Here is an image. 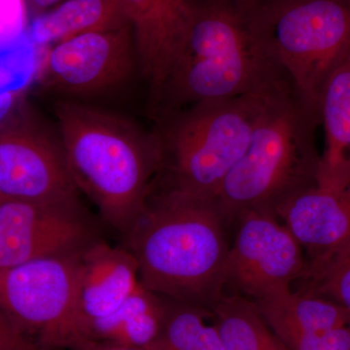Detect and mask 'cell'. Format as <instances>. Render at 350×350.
I'll return each mask as SVG.
<instances>
[{
	"instance_id": "1",
	"label": "cell",
	"mask_w": 350,
	"mask_h": 350,
	"mask_svg": "<svg viewBox=\"0 0 350 350\" xmlns=\"http://www.w3.org/2000/svg\"><path fill=\"white\" fill-rule=\"evenodd\" d=\"M291 86L253 21L250 0H191L187 23L155 105L181 108Z\"/></svg>"
},
{
	"instance_id": "2",
	"label": "cell",
	"mask_w": 350,
	"mask_h": 350,
	"mask_svg": "<svg viewBox=\"0 0 350 350\" xmlns=\"http://www.w3.org/2000/svg\"><path fill=\"white\" fill-rule=\"evenodd\" d=\"M224 211L213 198L155 188L126 236L140 282L159 296L211 310L225 285Z\"/></svg>"
},
{
	"instance_id": "3",
	"label": "cell",
	"mask_w": 350,
	"mask_h": 350,
	"mask_svg": "<svg viewBox=\"0 0 350 350\" xmlns=\"http://www.w3.org/2000/svg\"><path fill=\"white\" fill-rule=\"evenodd\" d=\"M57 126L76 187L122 238L142 213L162 169L158 137L76 101L57 103Z\"/></svg>"
},
{
	"instance_id": "4",
	"label": "cell",
	"mask_w": 350,
	"mask_h": 350,
	"mask_svg": "<svg viewBox=\"0 0 350 350\" xmlns=\"http://www.w3.org/2000/svg\"><path fill=\"white\" fill-rule=\"evenodd\" d=\"M319 124L291 87L276 94L260 115L245 153L214 198L226 215L256 209L275 213L290 198L317 185Z\"/></svg>"
},
{
	"instance_id": "5",
	"label": "cell",
	"mask_w": 350,
	"mask_h": 350,
	"mask_svg": "<svg viewBox=\"0 0 350 350\" xmlns=\"http://www.w3.org/2000/svg\"><path fill=\"white\" fill-rule=\"evenodd\" d=\"M289 87L197 103L163 116L165 125L156 135L165 186L214 199L245 153L262 110Z\"/></svg>"
},
{
	"instance_id": "6",
	"label": "cell",
	"mask_w": 350,
	"mask_h": 350,
	"mask_svg": "<svg viewBox=\"0 0 350 350\" xmlns=\"http://www.w3.org/2000/svg\"><path fill=\"white\" fill-rule=\"evenodd\" d=\"M260 36L295 94L320 120L331 71L350 45V0H250Z\"/></svg>"
},
{
	"instance_id": "7",
	"label": "cell",
	"mask_w": 350,
	"mask_h": 350,
	"mask_svg": "<svg viewBox=\"0 0 350 350\" xmlns=\"http://www.w3.org/2000/svg\"><path fill=\"white\" fill-rule=\"evenodd\" d=\"M82 252L39 258L0 271V310L36 345L69 350L87 340L75 310Z\"/></svg>"
},
{
	"instance_id": "8",
	"label": "cell",
	"mask_w": 350,
	"mask_h": 350,
	"mask_svg": "<svg viewBox=\"0 0 350 350\" xmlns=\"http://www.w3.org/2000/svg\"><path fill=\"white\" fill-rule=\"evenodd\" d=\"M241 217L226 260L225 284L254 301L291 289V283L306 273L301 244L271 211H246Z\"/></svg>"
},
{
	"instance_id": "9",
	"label": "cell",
	"mask_w": 350,
	"mask_h": 350,
	"mask_svg": "<svg viewBox=\"0 0 350 350\" xmlns=\"http://www.w3.org/2000/svg\"><path fill=\"white\" fill-rule=\"evenodd\" d=\"M98 239L82 204L1 200L0 271L39 258L82 252Z\"/></svg>"
},
{
	"instance_id": "10",
	"label": "cell",
	"mask_w": 350,
	"mask_h": 350,
	"mask_svg": "<svg viewBox=\"0 0 350 350\" xmlns=\"http://www.w3.org/2000/svg\"><path fill=\"white\" fill-rule=\"evenodd\" d=\"M61 142L27 124L0 125V198L80 204Z\"/></svg>"
},
{
	"instance_id": "11",
	"label": "cell",
	"mask_w": 350,
	"mask_h": 350,
	"mask_svg": "<svg viewBox=\"0 0 350 350\" xmlns=\"http://www.w3.org/2000/svg\"><path fill=\"white\" fill-rule=\"evenodd\" d=\"M131 27L75 36L50 46L41 68L43 86L83 98L113 89L130 76L135 64Z\"/></svg>"
},
{
	"instance_id": "12",
	"label": "cell",
	"mask_w": 350,
	"mask_h": 350,
	"mask_svg": "<svg viewBox=\"0 0 350 350\" xmlns=\"http://www.w3.org/2000/svg\"><path fill=\"white\" fill-rule=\"evenodd\" d=\"M137 262L124 246H112L103 239L83 251L78 264L75 310L87 338L94 320L114 312L142 285Z\"/></svg>"
},
{
	"instance_id": "13",
	"label": "cell",
	"mask_w": 350,
	"mask_h": 350,
	"mask_svg": "<svg viewBox=\"0 0 350 350\" xmlns=\"http://www.w3.org/2000/svg\"><path fill=\"white\" fill-rule=\"evenodd\" d=\"M130 21L142 75L155 103L169 73L191 0H121Z\"/></svg>"
},
{
	"instance_id": "14",
	"label": "cell",
	"mask_w": 350,
	"mask_h": 350,
	"mask_svg": "<svg viewBox=\"0 0 350 350\" xmlns=\"http://www.w3.org/2000/svg\"><path fill=\"white\" fill-rule=\"evenodd\" d=\"M275 213L312 259L350 237V184L342 189L312 186L283 202Z\"/></svg>"
},
{
	"instance_id": "15",
	"label": "cell",
	"mask_w": 350,
	"mask_h": 350,
	"mask_svg": "<svg viewBox=\"0 0 350 350\" xmlns=\"http://www.w3.org/2000/svg\"><path fill=\"white\" fill-rule=\"evenodd\" d=\"M325 148L317 185L342 189L350 184V45L327 78L320 100Z\"/></svg>"
},
{
	"instance_id": "16",
	"label": "cell",
	"mask_w": 350,
	"mask_h": 350,
	"mask_svg": "<svg viewBox=\"0 0 350 350\" xmlns=\"http://www.w3.org/2000/svg\"><path fill=\"white\" fill-rule=\"evenodd\" d=\"M126 27L130 21L121 0H64L34 17L29 38L38 46H53L90 32Z\"/></svg>"
},
{
	"instance_id": "17",
	"label": "cell",
	"mask_w": 350,
	"mask_h": 350,
	"mask_svg": "<svg viewBox=\"0 0 350 350\" xmlns=\"http://www.w3.org/2000/svg\"><path fill=\"white\" fill-rule=\"evenodd\" d=\"M165 299L144 286L133 292L114 312L88 327L89 340L129 347H147L162 338Z\"/></svg>"
},
{
	"instance_id": "18",
	"label": "cell",
	"mask_w": 350,
	"mask_h": 350,
	"mask_svg": "<svg viewBox=\"0 0 350 350\" xmlns=\"http://www.w3.org/2000/svg\"><path fill=\"white\" fill-rule=\"evenodd\" d=\"M278 338L314 333L350 324V312L335 301L291 289L253 301Z\"/></svg>"
},
{
	"instance_id": "19",
	"label": "cell",
	"mask_w": 350,
	"mask_h": 350,
	"mask_svg": "<svg viewBox=\"0 0 350 350\" xmlns=\"http://www.w3.org/2000/svg\"><path fill=\"white\" fill-rule=\"evenodd\" d=\"M211 312L226 350H289L256 305L243 297L221 296Z\"/></svg>"
},
{
	"instance_id": "20",
	"label": "cell",
	"mask_w": 350,
	"mask_h": 350,
	"mask_svg": "<svg viewBox=\"0 0 350 350\" xmlns=\"http://www.w3.org/2000/svg\"><path fill=\"white\" fill-rule=\"evenodd\" d=\"M162 340L169 350H226L215 321L207 322L209 310L165 298Z\"/></svg>"
},
{
	"instance_id": "21",
	"label": "cell",
	"mask_w": 350,
	"mask_h": 350,
	"mask_svg": "<svg viewBox=\"0 0 350 350\" xmlns=\"http://www.w3.org/2000/svg\"><path fill=\"white\" fill-rule=\"evenodd\" d=\"M305 275L310 280L306 294L335 301L350 312V237L312 258Z\"/></svg>"
},
{
	"instance_id": "22",
	"label": "cell",
	"mask_w": 350,
	"mask_h": 350,
	"mask_svg": "<svg viewBox=\"0 0 350 350\" xmlns=\"http://www.w3.org/2000/svg\"><path fill=\"white\" fill-rule=\"evenodd\" d=\"M289 350H350V324L314 333L280 338Z\"/></svg>"
},
{
	"instance_id": "23",
	"label": "cell",
	"mask_w": 350,
	"mask_h": 350,
	"mask_svg": "<svg viewBox=\"0 0 350 350\" xmlns=\"http://www.w3.org/2000/svg\"><path fill=\"white\" fill-rule=\"evenodd\" d=\"M36 342L25 337L0 310V350H34Z\"/></svg>"
},
{
	"instance_id": "24",
	"label": "cell",
	"mask_w": 350,
	"mask_h": 350,
	"mask_svg": "<svg viewBox=\"0 0 350 350\" xmlns=\"http://www.w3.org/2000/svg\"><path fill=\"white\" fill-rule=\"evenodd\" d=\"M69 350H169V349L162 338L155 344L147 345V347H129V345L112 344V342L88 338Z\"/></svg>"
},
{
	"instance_id": "25",
	"label": "cell",
	"mask_w": 350,
	"mask_h": 350,
	"mask_svg": "<svg viewBox=\"0 0 350 350\" xmlns=\"http://www.w3.org/2000/svg\"><path fill=\"white\" fill-rule=\"evenodd\" d=\"M27 1L36 16L49 10V9L63 2L64 0H27Z\"/></svg>"
},
{
	"instance_id": "26",
	"label": "cell",
	"mask_w": 350,
	"mask_h": 350,
	"mask_svg": "<svg viewBox=\"0 0 350 350\" xmlns=\"http://www.w3.org/2000/svg\"><path fill=\"white\" fill-rule=\"evenodd\" d=\"M34 350H66L64 349H59V347H43V345H36V349Z\"/></svg>"
},
{
	"instance_id": "27",
	"label": "cell",
	"mask_w": 350,
	"mask_h": 350,
	"mask_svg": "<svg viewBox=\"0 0 350 350\" xmlns=\"http://www.w3.org/2000/svg\"><path fill=\"white\" fill-rule=\"evenodd\" d=\"M1 200H2V199H1V198H0V204H1Z\"/></svg>"
}]
</instances>
